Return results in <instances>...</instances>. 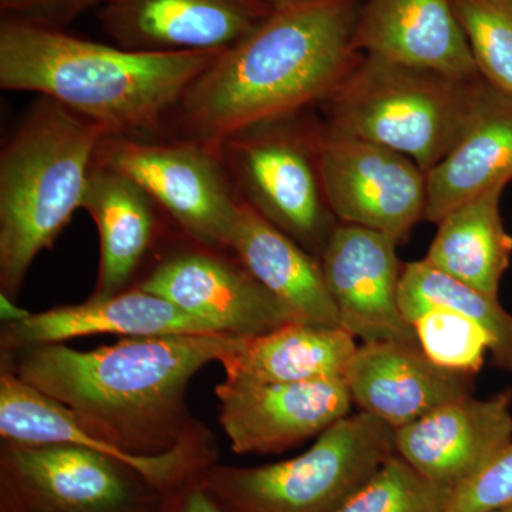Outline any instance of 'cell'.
Here are the masks:
<instances>
[{"label": "cell", "instance_id": "obj_1", "mask_svg": "<svg viewBox=\"0 0 512 512\" xmlns=\"http://www.w3.org/2000/svg\"><path fill=\"white\" fill-rule=\"evenodd\" d=\"M239 340L225 333L126 338L93 350L47 343L8 352L15 356L3 367L66 407L94 436L127 453L157 456L205 436L188 412V384Z\"/></svg>", "mask_w": 512, "mask_h": 512}, {"label": "cell", "instance_id": "obj_2", "mask_svg": "<svg viewBox=\"0 0 512 512\" xmlns=\"http://www.w3.org/2000/svg\"><path fill=\"white\" fill-rule=\"evenodd\" d=\"M363 0L278 6L188 87L168 123L175 136L220 150L229 137L328 99L353 66Z\"/></svg>", "mask_w": 512, "mask_h": 512}, {"label": "cell", "instance_id": "obj_3", "mask_svg": "<svg viewBox=\"0 0 512 512\" xmlns=\"http://www.w3.org/2000/svg\"><path fill=\"white\" fill-rule=\"evenodd\" d=\"M220 53H148L0 19V87L56 101L110 136L156 137Z\"/></svg>", "mask_w": 512, "mask_h": 512}, {"label": "cell", "instance_id": "obj_4", "mask_svg": "<svg viewBox=\"0 0 512 512\" xmlns=\"http://www.w3.org/2000/svg\"><path fill=\"white\" fill-rule=\"evenodd\" d=\"M107 131L42 97L0 154V289L18 299L30 266L83 208Z\"/></svg>", "mask_w": 512, "mask_h": 512}, {"label": "cell", "instance_id": "obj_5", "mask_svg": "<svg viewBox=\"0 0 512 512\" xmlns=\"http://www.w3.org/2000/svg\"><path fill=\"white\" fill-rule=\"evenodd\" d=\"M480 77L458 80L360 53L322 101L323 127L397 151L429 173L460 140Z\"/></svg>", "mask_w": 512, "mask_h": 512}, {"label": "cell", "instance_id": "obj_6", "mask_svg": "<svg viewBox=\"0 0 512 512\" xmlns=\"http://www.w3.org/2000/svg\"><path fill=\"white\" fill-rule=\"evenodd\" d=\"M394 453V429L359 412L301 456L259 467L211 464L198 480L227 512H333Z\"/></svg>", "mask_w": 512, "mask_h": 512}, {"label": "cell", "instance_id": "obj_7", "mask_svg": "<svg viewBox=\"0 0 512 512\" xmlns=\"http://www.w3.org/2000/svg\"><path fill=\"white\" fill-rule=\"evenodd\" d=\"M302 113L239 131L218 151L239 197L320 259L335 215L320 174V126Z\"/></svg>", "mask_w": 512, "mask_h": 512}, {"label": "cell", "instance_id": "obj_8", "mask_svg": "<svg viewBox=\"0 0 512 512\" xmlns=\"http://www.w3.org/2000/svg\"><path fill=\"white\" fill-rule=\"evenodd\" d=\"M96 161L143 188L195 244L227 251L239 194L220 151L180 137L110 136Z\"/></svg>", "mask_w": 512, "mask_h": 512}, {"label": "cell", "instance_id": "obj_9", "mask_svg": "<svg viewBox=\"0 0 512 512\" xmlns=\"http://www.w3.org/2000/svg\"><path fill=\"white\" fill-rule=\"evenodd\" d=\"M158 494L136 471L89 448L3 444V512H153Z\"/></svg>", "mask_w": 512, "mask_h": 512}, {"label": "cell", "instance_id": "obj_10", "mask_svg": "<svg viewBox=\"0 0 512 512\" xmlns=\"http://www.w3.org/2000/svg\"><path fill=\"white\" fill-rule=\"evenodd\" d=\"M319 165L330 211L342 224L402 241L426 214V173L397 151L320 126Z\"/></svg>", "mask_w": 512, "mask_h": 512}, {"label": "cell", "instance_id": "obj_11", "mask_svg": "<svg viewBox=\"0 0 512 512\" xmlns=\"http://www.w3.org/2000/svg\"><path fill=\"white\" fill-rule=\"evenodd\" d=\"M215 394L234 453L278 454L319 437L350 414L345 379L258 383L225 377Z\"/></svg>", "mask_w": 512, "mask_h": 512}, {"label": "cell", "instance_id": "obj_12", "mask_svg": "<svg viewBox=\"0 0 512 512\" xmlns=\"http://www.w3.org/2000/svg\"><path fill=\"white\" fill-rule=\"evenodd\" d=\"M397 239L375 229L336 225L320 256L340 328L362 343L419 345L399 303Z\"/></svg>", "mask_w": 512, "mask_h": 512}, {"label": "cell", "instance_id": "obj_13", "mask_svg": "<svg viewBox=\"0 0 512 512\" xmlns=\"http://www.w3.org/2000/svg\"><path fill=\"white\" fill-rule=\"evenodd\" d=\"M137 286L225 335L252 338L293 322L251 272L220 249L197 245L170 255Z\"/></svg>", "mask_w": 512, "mask_h": 512}, {"label": "cell", "instance_id": "obj_14", "mask_svg": "<svg viewBox=\"0 0 512 512\" xmlns=\"http://www.w3.org/2000/svg\"><path fill=\"white\" fill-rule=\"evenodd\" d=\"M0 437L22 446L70 444L89 448L136 471L158 493L167 495L191 483L212 464L207 436L157 454L137 456L94 436L66 407L3 367L0 375Z\"/></svg>", "mask_w": 512, "mask_h": 512}, {"label": "cell", "instance_id": "obj_15", "mask_svg": "<svg viewBox=\"0 0 512 512\" xmlns=\"http://www.w3.org/2000/svg\"><path fill=\"white\" fill-rule=\"evenodd\" d=\"M269 0H107L97 12L114 45L148 53H222L258 28Z\"/></svg>", "mask_w": 512, "mask_h": 512}, {"label": "cell", "instance_id": "obj_16", "mask_svg": "<svg viewBox=\"0 0 512 512\" xmlns=\"http://www.w3.org/2000/svg\"><path fill=\"white\" fill-rule=\"evenodd\" d=\"M512 443V390L451 400L394 430L396 453L434 483L456 488Z\"/></svg>", "mask_w": 512, "mask_h": 512}, {"label": "cell", "instance_id": "obj_17", "mask_svg": "<svg viewBox=\"0 0 512 512\" xmlns=\"http://www.w3.org/2000/svg\"><path fill=\"white\" fill-rule=\"evenodd\" d=\"M474 377L436 365L419 345L370 342L357 346L343 379L360 412L397 430L470 396Z\"/></svg>", "mask_w": 512, "mask_h": 512}, {"label": "cell", "instance_id": "obj_18", "mask_svg": "<svg viewBox=\"0 0 512 512\" xmlns=\"http://www.w3.org/2000/svg\"><path fill=\"white\" fill-rule=\"evenodd\" d=\"M353 49L453 79L481 76L451 0H363Z\"/></svg>", "mask_w": 512, "mask_h": 512}, {"label": "cell", "instance_id": "obj_19", "mask_svg": "<svg viewBox=\"0 0 512 512\" xmlns=\"http://www.w3.org/2000/svg\"><path fill=\"white\" fill-rule=\"evenodd\" d=\"M217 332L204 320L161 298L156 293L126 289L107 299L29 313L2 329L3 352L26 346L64 343L93 335L156 338L173 335H211Z\"/></svg>", "mask_w": 512, "mask_h": 512}, {"label": "cell", "instance_id": "obj_20", "mask_svg": "<svg viewBox=\"0 0 512 512\" xmlns=\"http://www.w3.org/2000/svg\"><path fill=\"white\" fill-rule=\"evenodd\" d=\"M424 220L439 224L447 214L512 181V94L477 84L466 128L456 146L426 173Z\"/></svg>", "mask_w": 512, "mask_h": 512}, {"label": "cell", "instance_id": "obj_21", "mask_svg": "<svg viewBox=\"0 0 512 512\" xmlns=\"http://www.w3.org/2000/svg\"><path fill=\"white\" fill-rule=\"evenodd\" d=\"M227 251L288 311L293 322L340 328L320 259L239 197Z\"/></svg>", "mask_w": 512, "mask_h": 512}, {"label": "cell", "instance_id": "obj_22", "mask_svg": "<svg viewBox=\"0 0 512 512\" xmlns=\"http://www.w3.org/2000/svg\"><path fill=\"white\" fill-rule=\"evenodd\" d=\"M83 210L100 235V268L92 299L126 291L153 245L158 207L133 180L94 161Z\"/></svg>", "mask_w": 512, "mask_h": 512}, {"label": "cell", "instance_id": "obj_23", "mask_svg": "<svg viewBox=\"0 0 512 512\" xmlns=\"http://www.w3.org/2000/svg\"><path fill=\"white\" fill-rule=\"evenodd\" d=\"M357 349L342 328L288 323L265 335L241 338L221 366L225 377L258 383L343 379Z\"/></svg>", "mask_w": 512, "mask_h": 512}, {"label": "cell", "instance_id": "obj_24", "mask_svg": "<svg viewBox=\"0 0 512 512\" xmlns=\"http://www.w3.org/2000/svg\"><path fill=\"white\" fill-rule=\"evenodd\" d=\"M504 188L484 192L439 222L426 261L444 274L498 298L501 279L510 268L512 235L501 217Z\"/></svg>", "mask_w": 512, "mask_h": 512}, {"label": "cell", "instance_id": "obj_25", "mask_svg": "<svg viewBox=\"0 0 512 512\" xmlns=\"http://www.w3.org/2000/svg\"><path fill=\"white\" fill-rule=\"evenodd\" d=\"M399 303L410 323L433 308L451 309L473 320L490 340L494 365L512 372V315L498 298L471 288L421 259L404 266Z\"/></svg>", "mask_w": 512, "mask_h": 512}, {"label": "cell", "instance_id": "obj_26", "mask_svg": "<svg viewBox=\"0 0 512 512\" xmlns=\"http://www.w3.org/2000/svg\"><path fill=\"white\" fill-rule=\"evenodd\" d=\"M453 488L434 483L394 453L333 512H447Z\"/></svg>", "mask_w": 512, "mask_h": 512}, {"label": "cell", "instance_id": "obj_27", "mask_svg": "<svg viewBox=\"0 0 512 512\" xmlns=\"http://www.w3.org/2000/svg\"><path fill=\"white\" fill-rule=\"evenodd\" d=\"M478 73L512 94V0H451Z\"/></svg>", "mask_w": 512, "mask_h": 512}, {"label": "cell", "instance_id": "obj_28", "mask_svg": "<svg viewBox=\"0 0 512 512\" xmlns=\"http://www.w3.org/2000/svg\"><path fill=\"white\" fill-rule=\"evenodd\" d=\"M412 325L421 350L444 369L476 376L490 353L484 330L451 309H429L414 318Z\"/></svg>", "mask_w": 512, "mask_h": 512}, {"label": "cell", "instance_id": "obj_29", "mask_svg": "<svg viewBox=\"0 0 512 512\" xmlns=\"http://www.w3.org/2000/svg\"><path fill=\"white\" fill-rule=\"evenodd\" d=\"M512 505V443L456 488L447 512H493Z\"/></svg>", "mask_w": 512, "mask_h": 512}, {"label": "cell", "instance_id": "obj_30", "mask_svg": "<svg viewBox=\"0 0 512 512\" xmlns=\"http://www.w3.org/2000/svg\"><path fill=\"white\" fill-rule=\"evenodd\" d=\"M107 0H0L2 20L64 30L90 9Z\"/></svg>", "mask_w": 512, "mask_h": 512}, {"label": "cell", "instance_id": "obj_31", "mask_svg": "<svg viewBox=\"0 0 512 512\" xmlns=\"http://www.w3.org/2000/svg\"><path fill=\"white\" fill-rule=\"evenodd\" d=\"M171 512H227L197 478L177 491Z\"/></svg>", "mask_w": 512, "mask_h": 512}, {"label": "cell", "instance_id": "obj_32", "mask_svg": "<svg viewBox=\"0 0 512 512\" xmlns=\"http://www.w3.org/2000/svg\"><path fill=\"white\" fill-rule=\"evenodd\" d=\"M269 2L274 5V8H278V6L286 5V3L295 2V0H269Z\"/></svg>", "mask_w": 512, "mask_h": 512}, {"label": "cell", "instance_id": "obj_33", "mask_svg": "<svg viewBox=\"0 0 512 512\" xmlns=\"http://www.w3.org/2000/svg\"><path fill=\"white\" fill-rule=\"evenodd\" d=\"M493 512H512V505L510 507L501 508V510L493 511Z\"/></svg>", "mask_w": 512, "mask_h": 512}]
</instances>
